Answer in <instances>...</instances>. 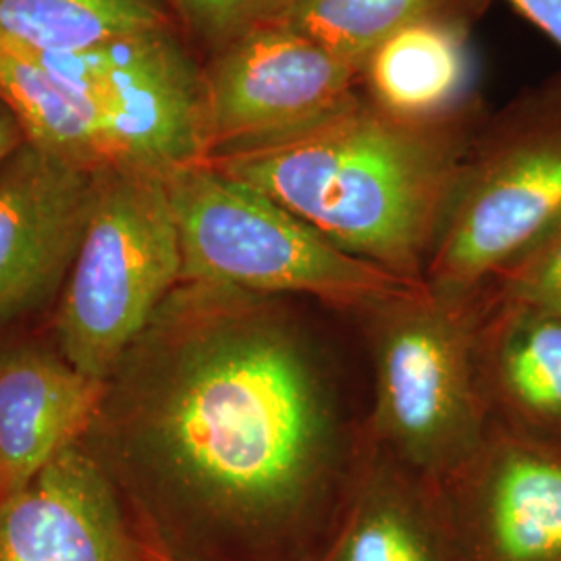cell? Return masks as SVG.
Masks as SVG:
<instances>
[{
    "label": "cell",
    "instance_id": "cell-1",
    "mask_svg": "<svg viewBox=\"0 0 561 561\" xmlns=\"http://www.w3.org/2000/svg\"><path fill=\"white\" fill-rule=\"evenodd\" d=\"M80 443L150 556L321 561L366 433L287 298L181 280Z\"/></svg>",
    "mask_w": 561,
    "mask_h": 561
},
{
    "label": "cell",
    "instance_id": "cell-2",
    "mask_svg": "<svg viewBox=\"0 0 561 561\" xmlns=\"http://www.w3.org/2000/svg\"><path fill=\"white\" fill-rule=\"evenodd\" d=\"M484 119L477 101L443 119H400L360 94L294 138L206 162L279 202L347 254L424 285Z\"/></svg>",
    "mask_w": 561,
    "mask_h": 561
},
{
    "label": "cell",
    "instance_id": "cell-3",
    "mask_svg": "<svg viewBox=\"0 0 561 561\" xmlns=\"http://www.w3.org/2000/svg\"><path fill=\"white\" fill-rule=\"evenodd\" d=\"M482 308L484 296L422 285L364 314L375 370L366 439L431 486L460 472L493 424L477 354Z\"/></svg>",
    "mask_w": 561,
    "mask_h": 561
},
{
    "label": "cell",
    "instance_id": "cell-4",
    "mask_svg": "<svg viewBox=\"0 0 561 561\" xmlns=\"http://www.w3.org/2000/svg\"><path fill=\"white\" fill-rule=\"evenodd\" d=\"M181 280L271 298H312L360 314L419 283L347 254L259 190L201 162L169 175Z\"/></svg>",
    "mask_w": 561,
    "mask_h": 561
},
{
    "label": "cell",
    "instance_id": "cell-5",
    "mask_svg": "<svg viewBox=\"0 0 561 561\" xmlns=\"http://www.w3.org/2000/svg\"><path fill=\"white\" fill-rule=\"evenodd\" d=\"M561 225V76L486 117L463 161L424 285L479 300Z\"/></svg>",
    "mask_w": 561,
    "mask_h": 561
},
{
    "label": "cell",
    "instance_id": "cell-6",
    "mask_svg": "<svg viewBox=\"0 0 561 561\" xmlns=\"http://www.w3.org/2000/svg\"><path fill=\"white\" fill-rule=\"evenodd\" d=\"M181 283L178 225L159 175L104 167L50 337L83 375L106 381Z\"/></svg>",
    "mask_w": 561,
    "mask_h": 561
},
{
    "label": "cell",
    "instance_id": "cell-7",
    "mask_svg": "<svg viewBox=\"0 0 561 561\" xmlns=\"http://www.w3.org/2000/svg\"><path fill=\"white\" fill-rule=\"evenodd\" d=\"M34 57L94 104L111 167L167 180L208 161L204 67L185 50L175 25Z\"/></svg>",
    "mask_w": 561,
    "mask_h": 561
},
{
    "label": "cell",
    "instance_id": "cell-8",
    "mask_svg": "<svg viewBox=\"0 0 561 561\" xmlns=\"http://www.w3.org/2000/svg\"><path fill=\"white\" fill-rule=\"evenodd\" d=\"M210 157L294 138L362 94L360 69L275 21L204 67Z\"/></svg>",
    "mask_w": 561,
    "mask_h": 561
},
{
    "label": "cell",
    "instance_id": "cell-9",
    "mask_svg": "<svg viewBox=\"0 0 561 561\" xmlns=\"http://www.w3.org/2000/svg\"><path fill=\"white\" fill-rule=\"evenodd\" d=\"M433 491L456 560L561 561V442L493 421Z\"/></svg>",
    "mask_w": 561,
    "mask_h": 561
},
{
    "label": "cell",
    "instance_id": "cell-10",
    "mask_svg": "<svg viewBox=\"0 0 561 561\" xmlns=\"http://www.w3.org/2000/svg\"><path fill=\"white\" fill-rule=\"evenodd\" d=\"M94 187L96 171L30 140L0 167V333L59 300Z\"/></svg>",
    "mask_w": 561,
    "mask_h": 561
},
{
    "label": "cell",
    "instance_id": "cell-11",
    "mask_svg": "<svg viewBox=\"0 0 561 561\" xmlns=\"http://www.w3.org/2000/svg\"><path fill=\"white\" fill-rule=\"evenodd\" d=\"M0 561H148L101 466L73 443L0 500Z\"/></svg>",
    "mask_w": 561,
    "mask_h": 561
},
{
    "label": "cell",
    "instance_id": "cell-12",
    "mask_svg": "<svg viewBox=\"0 0 561 561\" xmlns=\"http://www.w3.org/2000/svg\"><path fill=\"white\" fill-rule=\"evenodd\" d=\"M102 389L104 381L78 370L53 337L0 341V500L81 442Z\"/></svg>",
    "mask_w": 561,
    "mask_h": 561
},
{
    "label": "cell",
    "instance_id": "cell-13",
    "mask_svg": "<svg viewBox=\"0 0 561 561\" xmlns=\"http://www.w3.org/2000/svg\"><path fill=\"white\" fill-rule=\"evenodd\" d=\"M477 354L493 421L561 442V314L484 294Z\"/></svg>",
    "mask_w": 561,
    "mask_h": 561
},
{
    "label": "cell",
    "instance_id": "cell-14",
    "mask_svg": "<svg viewBox=\"0 0 561 561\" xmlns=\"http://www.w3.org/2000/svg\"><path fill=\"white\" fill-rule=\"evenodd\" d=\"M321 561H458L431 484L366 439L360 468Z\"/></svg>",
    "mask_w": 561,
    "mask_h": 561
},
{
    "label": "cell",
    "instance_id": "cell-15",
    "mask_svg": "<svg viewBox=\"0 0 561 561\" xmlns=\"http://www.w3.org/2000/svg\"><path fill=\"white\" fill-rule=\"evenodd\" d=\"M470 80L466 27L439 9L377 46L362 67V94L393 117L435 121L468 102Z\"/></svg>",
    "mask_w": 561,
    "mask_h": 561
},
{
    "label": "cell",
    "instance_id": "cell-16",
    "mask_svg": "<svg viewBox=\"0 0 561 561\" xmlns=\"http://www.w3.org/2000/svg\"><path fill=\"white\" fill-rule=\"evenodd\" d=\"M0 99L27 140L92 171L111 167L94 104L34 55L0 46Z\"/></svg>",
    "mask_w": 561,
    "mask_h": 561
},
{
    "label": "cell",
    "instance_id": "cell-17",
    "mask_svg": "<svg viewBox=\"0 0 561 561\" xmlns=\"http://www.w3.org/2000/svg\"><path fill=\"white\" fill-rule=\"evenodd\" d=\"M167 0H0V46L34 55L78 53L171 27Z\"/></svg>",
    "mask_w": 561,
    "mask_h": 561
},
{
    "label": "cell",
    "instance_id": "cell-18",
    "mask_svg": "<svg viewBox=\"0 0 561 561\" xmlns=\"http://www.w3.org/2000/svg\"><path fill=\"white\" fill-rule=\"evenodd\" d=\"M447 0H296L280 23L319 42L360 69L377 46L405 23L443 9Z\"/></svg>",
    "mask_w": 561,
    "mask_h": 561
},
{
    "label": "cell",
    "instance_id": "cell-19",
    "mask_svg": "<svg viewBox=\"0 0 561 561\" xmlns=\"http://www.w3.org/2000/svg\"><path fill=\"white\" fill-rule=\"evenodd\" d=\"M210 55L241 36L275 23L296 0H167Z\"/></svg>",
    "mask_w": 561,
    "mask_h": 561
},
{
    "label": "cell",
    "instance_id": "cell-20",
    "mask_svg": "<svg viewBox=\"0 0 561 561\" xmlns=\"http://www.w3.org/2000/svg\"><path fill=\"white\" fill-rule=\"evenodd\" d=\"M484 294L561 314V225L512 262Z\"/></svg>",
    "mask_w": 561,
    "mask_h": 561
},
{
    "label": "cell",
    "instance_id": "cell-21",
    "mask_svg": "<svg viewBox=\"0 0 561 561\" xmlns=\"http://www.w3.org/2000/svg\"><path fill=\"white\" fill-rule=\"evenodd\" d=\"M561 48V0H505Z\"/></svg>",
    "mask_w": 561,
    "mask_h": 561
},
{
    "label": "cell",
    "instance_id": "cell-22",
    "mask_svg": "<svg viewBox=\"0 0 561 561\" xmlns=\"http://www.w3.org/2000/svg\"><path fill=\"white\" fill-rule=\"evenodd\" d=\"M27 141V136L21 127L15 113L0 99V167L9 161L21 146Z\"/></svg>",
    "mask_w": 561,
    "mask_h": 561
},
{
    "label": "cell",
    "instance_id": "cell-23",
    "mask_svg": "<svg viewBox=\"0 0 561 561\" xmlns=\"http://www.w3.org/2000/svg\"><path fill=\"white\" fill-rule=\"evenodd\" d=\"M146 556H148V561H164V560H161V558H157V556H150V553H148V551H146Z\"/></svg>",
    "mask_w": 561,
    "mask_h": 561
}]
</instances>
